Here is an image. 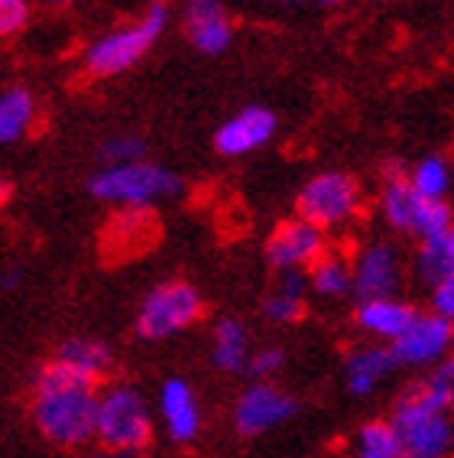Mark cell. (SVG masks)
<instances>
[{
	"mask_svg": "<svg viewBox=\"0 0 454 458\" xmlns=\"http://www.w3.org/2000/svg\"><path fill=\"white\" fill-rule=\"evenodd\" d=\"M159 416L166 423V432L175 442H192L201 429V410L195 390L182 377H172L159 390Z\"/></svg>",
	"mask_w": 454,
	"mask_h": 458,
	"instance_id": "obj_18",
	"label": "cell"
},
{
	"mask_svg": "<svg viewBox=\"0 0 454 458\" xmlns=\"http://www.w3.org/2000/svg\"><path fill=\"white\" fill-rule=\"evenodd\" d=\"M59 361L69 364L79 377H85L88 384H101L107 377V370H111V348L101 342H91V338H75V342H65L55 354Z\"/></svg>",
	"mask_w": 454,
	"mask_h": 458,
	"instance_id": "obj_24",
	"label": "cell"
},
{
	"mask_svg": "<svg viewBox=\"0 0 454 458\" xmlns=\"http://www.w3.org/2000/svg\"><path fill=\"white\" fill-rule=\"evenodd\" d=\"M7 199H10V182L7 179H0V205L7 202Z\"/></svg>",
	"mask_w": 454,
	"mask_h": 458,
	"instance_id": "obj_35",
	"label": "cell"
},
{
	"mask_svg": "<svg viewBox=\"0 0 454 458\" xmlns=\"http://www.w3.org/2000/svg\"><path fill=\"white\" fill-rule=\"evenodd\" d=\"M354 264V296L376 300V296H399L406 264L402 250L393 241H367L350 254Z\"/></svg>",
	"mask_w": 454,
	"mask_h": 458,
	"instance_id": "obj_10",
	"label": "cell"
},
{
	"mask_svg": "<svg viewBox=\"0 0 454 458\" xmlns=\"http://www.w3.org/2000/svg\"><path fill=\"white\" fill-rule=\"evenodd\" d=\"M308 274H280V283L270 290V296L263 300V316L276 322V326H296L298 318L306 316L308 309Z\"/></svg>",
	"mask_w": 454,
	"mask_h": 458,
	"instance_id": "obj_19",
	"label": "cell"
},
{
	"mask_svg": "<svg viewBox=\"0 0 454 458\" xmlns=\"http://www.w3.org/2000/svg\"><path fill=\"white\" fill-rule=\"evenodd\" d=\"M29 20L27 0H0V36H13Z\"/></svg>",
	"mask_w": 454,
	"mask_h": 458,
	"instance_id": "obj_30",
	"label": "cell"
},
{
	"mask_svg": "<svg viewBox=\"0 0 454 458\" xmlns=\"http://www.w3.org/2000/svg\"><path fill=\"white\" fill-rule=\"evenodd\" d=\"M182 189V179L169 169L137 159V163H117L91 176L88 192L101 202L123 205V208H149L159 199H169Z\"/></svg>",
	"mask_w": 454,
	"mask_h": 458,
	"instance_id": "obj_4",
	"label": "cell"
},
{
	"mask_svg": "<svg viewBox=\"0 0 454 458\" xmlns=\"http://www.w3.org/2000/svg\"><path fill=\"white\" fill-rule=\"evenodd\" d=\"M250 335H247L244 322L237 318H221L214 332H211V364L227 374L247 370L250 364Z\"/></svg>",
	"mask_w": 454,
	"mask_h": 458,
	"instance_id": "obj_20",
	"label": "cell"
},
{
	"mask_svg": "<svg viewBox=\"0 0 454 458\" xmlns=\"http://www.w3.org/2000/svg\"><path fill=\"white\" fill-rule=\"evenodd\" d=\"M454 390L425 377L412 380L393 403V426L406 445V458H451L454 455Z\"/></svg>",
	"mask_w": 454,
	"mask_h": 458,
	"instance_id": "obj_1",
	"label": "cell"
},
{
	"mask_svg": "<svg viewBox=\"0 0 454 458\" xmlns=\"http://www.w3.org/2000/svg\"><path fill=\"white\" fill-rule=\"evenodd\" d=\"M348 458H406V445L393 420H367L350 436Z\"/></svg>",
	"mask_w": 454,
	"mask_h": 458,
	"instance_id": "obj_22",
	"label": "cell"
},
{
	"mask_svg": "<svg viewBox=\"0 0 454 458\" xmlns=\"http://www.w3.org/2000/svg\"><path fill=\"white\" fill-rule=\"evenodd\" d=\"M280 4H286V7H322V10H328V7H338L340 0H280Z\"/></svg>",
	"mask_w": 454,
	"mask_h": 458,
	"instance_id": "obj_32",
	"label": "cell"
},
{
	"mask_svg": "<svg viewBox=\"0 0 454 458\" xmlns=\"http://www.w3.org/2000/svg\"><path fill=\"white\" fill-rule=\"evenodd\" d=\"M399 368L432 370L438 361H445L454 352V326L438 312H419V318L409 326V332L399 342L390 344Z\"/></svg>",
	"mask_w": 454,
	"mask_h": 458,
	"instance_id": "obj_11",
	"label": "cell"
},
{
	"mask_svg": "<svg viewBox=\"0 0 454 458\" xmlns=\"http://www.w3.org/2000/svg\"><path fill=\"white\" fill-rule=\"evenodd\" d=\"M332 250L328 244V231L318 228L315 221L292 215V218L280 221L266 238V260L273 270L280 274H308L324 254Z\"/></svg>",
	"mask_w": 454,
	"mask_h": 458,
	"instance_id": "obj_9",
	"label": "cell"
},
{
	"mask_svg": "<svg viewBox=\"0 0 454 458\" xmlns=\"http://www.w3.org/2000/svg\"><path fill=\"white\" fill-rule=\"evenodd\" d=\"M364 212V189L350 173L324 169L315 173L296 195V215L315 221L324 231L348 228Z\"/></svg>",
	"mask_w": 454,
	"mask_h": 458,
	"instance_id": "obj_6",
	"label": "cell"
},
{
	"mask_svg": "<svg viewBox=\"0 0 454 458\" xmlns=\"http://www.w3.org/2000/svg\"><path fill=\"white\" fill-rule=\"evenodd\" d=\"M166 23H169L166 4H149L147 13L137 23L114 30V33L101 36L97 43H91V49L85 53V69L91 75H97V79H107V75L130 69V65H137L153 49V43L163 36Z\"/></svg>",
	"mask_w": 454,
	"mask_h": 458,
	"instance_id": "obj_5",
	"label": "cell"
},
{
	"mask_svg": "<svg viewBox=\"0 0 454 458\" xmlns=\"http://www.w3.org/2000/svg\"><path fill=\"white\" fill-rule=\"evenodd\" d=\"M376 215L383 218L386 228L402 234V238H412L416 244L435 238L454 225L448 199H428L402 173L383 179L380 195H376Z\"/></svg>",
	"mask_w": 454,
	"mask_h": 458,
	"instance_id": "obj_2",
	"label": "cell"
},
{
	"mask_svg": "<svg viewBox=\"0 0 454 458\" xmlns=\"http://www.w3.org/2000/svg\"><path fill=\"white\" fill-rule=\"evenodd\" d=\"M147 153V143L140 137H111V140L101 147V159H107V166H117V163H137Z\"/></svg>",
	"mask_w": 454,
	"mask_h": 458,
	"instance_id": "obj_27",
	"label": "cell"
},
{
	"mask_svg": "<svg viewBox=\"0 0 454 458\" xmlns=\"http://www.w3.org/2000/svg\"><path fill=\"white\" fill-rule=\"evenodd\" d=\"M428 374H432V377H435L438 384H445L448 390H454V352L448 354L445 361H438L435 368L428 370Z\"/></svg>",
	"mask_w": 454,
	"mask_h": 458,
	"instance_id": "obj_31",
	"label": "cell"
},
{
	"mask_svg": "<svg viewBox=\"0 0 454 458\" xmlns=\"http://www.w3.org/2000/svg\"><path fill=\"white\" fill-rule=\"evenodd\" d=\"M428 309L454 326V274L438 280L435 286H428Z\"/></svg>",
	"mask_w": 454,
	"mask_h": 458,
	"instance_id": "obj_29",
	"label": "cell"
},
{
	"mask_svg": "<svg viewBox=\"0 0 454 458\" xmlns=\"http://www.w3.org/2000/svg\"><path fill=\"white\" fill-rule=\"evenodd\" d=\"M95 458H130V455H127V452H114V449H101V452H97V455Z\"/></svg>",
	"mask_w": 454,
	"mask_h": 458,
	"instance_id": "obj_33",
	"label": "cell"
},
{
	"mask_svg": "<svg viewBox=\"0 0 454 458\" xmlns=\"http://www.w3.org/2000/svg\"><path fill=\"white\" fill-rule=\"evenodd\" d=\"M36 101L29 91L13 89L0 95V143H13L33 127Z\"/></svg>",
	"mask_w": 454,
	"mask_h": 458,
	"instance_id": "obj_25",
	"label": "cell"
},
{
	"mask_svg": "<svg viewBox=\"0 0 454 458\" xmlns=\"http://www.w3.org/2000/svg\"><path fill=\"white\" fill-rule=\"evenodd\" d=\"M159 221L153 208H123L105 231V250L114 257H133L156 241Z\"/></svg>",
	"mask_w": 454,
	"mask_h": 458,
	"instance_id": "obj_17",
	"label": "cell"
},
{
	"mask_svg": "<svg viewBox=\"0 0 454 458\" xmlns=\"http://www.w3.org/2000/svg\"><path fill=\"white\" fill-rule=\"evenodd\" d=\"M298 403L273 380H254L234 403V429L247 439L276 429L296 416Z\"/></svg>",
	"mask_w": 454,
	"mask_h": 458,
	"instance_id": "obj_12",
	"label": "cell"
},
{
	"mask_svg": "<svg viewBox=\"0 0 454 458\" xmlns=\"http://www.w3.org/2000/svg\"><path fill=\"white\" fill-rule=\"evenodd\" d=\"M46 7H71V4H79V0H39Z\"/></svg>",
	"mask_w": 454,
	"mask_h": 458,
	"instance_id": "obj_34",
	"label": "cell"
},
{
	"mask_svg": "<svg viewBox=\"0 0 454 458\" xmlns=\"http://www.w3.org/2000/svg\"><path fill=\"white\" fill-rule=\"evenodd\" d=\"M97 403L101 397L95 394V387H81V384L36 390L33 420L49 442L62 449H75L97 436Z\"/></svg>",
	"mask_w": 454,
	"mask_h": 458,
	"instance_id": "obj_3",
	"label": "cell"
},
{
	"mask_svg": "<svg viewBox=\"0 0 454 458\" xmlns=\"http://www.w3.org/2000/svg\"><path fill=\"white\" fill-rule=\"evenodd\" d=\"M205 306L192 283L169 280L149 293L137 312V335L149 342H163L169 335H179L185 328H192L201 318Z\"/></svg>",
	"mask_w": 454,
	"mask_h": 458,
	"instance_id": "obj_8",
	"label": "cell"
},
{
	"mask_svg": "<svg viewBox=\"0 0 454 458\" xmlns=\"http://www.w3.org/2000/svg\"><path fill=\"white\" fill-rule=\"evenodd\" d=\"M182 20L192 46L205 55H221L234 39V27L221 0H189Z\"/></svg>",
	"mask_w": 454,
	"mask_h": 458,
	"instance_id": "obj_16",
	"label": "cell"
},
{
	"mask_svg": "<svg viewBox=\"0 0 454 458\" xmlns=\"http://www.w3.org/2000/svg\"><path fill=\"white\" fill-rule=\"evenodd\" d=\"M419 312L422 309L416 306V302L402 300V296L357 300V309H354V326H357L370 342L393 344L409 332V326L419 318Z\"/></svg>",
	"mask_w": 454,
	"mask_h": 458,
	"instance_id": "obj_13",
	"label": "cell"
},
{
	"mask_svg": "<svg viewBox=\"0 0 454 458\" xmlns=\"http://www.w3.org/2000/svg\"><path fill=\"white\" fill-rule=\"evenodd\" d=\"M308 290H312V296H322V300H344V296H354V264H350V254L328 250V254L308 270Z\"/></svg>",
	"mask_w": 454,
	"mask_h": 458,
	"instance_id": "obj_21",
	"label": "cell"
},
{
	"mask_svg": "<svg viewBox=\"0 0 454 458\" xmlns=\"http://www.w3.org/2000/svg\"><path fill=\"white\" fill-rule=\"evenodd\" d=\"M282 364H286V352H282L280 344H266V348L250 354L247 374L254 380H273V374H280Z\"/></svg>",
	"mask_w": 454,
	"mask_h": 458,
	"instance_id": "obj_28",
	"label": "cell"
},
{
	"mask_svg": "<svg viewBox=\"0 0 454 458\" xmlns=\"http://www.w3.org/2000/svg\"><path fill=\"white\" fill-rule=\"evenodd\" d=\"M412 270L425 286H435L438 280L454 274V225L448 231H441V234H435V238L416 244Z\"/></svg>",
	"mask_w": 454,
	"mask_h": 458,
	"instance_id": "obj_23",
	"label": "cell"
},
{
	"mask_svg": "<svg viewBox=\"0 0 454 458\" xmlns=\"http://www.w3.org/2000/svg\"><path fill=\"white\" fill-rule=\"evenodd\" d=\"M273 133H276V114L270 107L250 105L221 123L214 133V150L221 157H247V153L266 147L273 140Z\"/></svg>",
	"mask_w": 454,
	"mask_h": 458,
	"instance_id": "obj_15",
	"label": "cell"
},
{
	"mask_svg": "<svg viewBox=\"0 0 454 458\" xmlns=\"http://www.w3.org/2000/svg\"><path fill=\"white\" fill-rule=\"evenodd\" d=\"M396 368H399V364H396L390 344L364 342V344H354V348L344 354L340 374H344V387H348L350 397L364 400V397H374L376 390L393 377Z\"/></svg>",
	"mask_w": 454,
	"mask_h": 458,
	"instance_id": "obj_14",
	"label": "cell"
},
{
	"mask_svg": "<svg viewBox=\"0 0 454 458\" xmlns=\"http://www.w3.org/2000/svg\"><path fill=\"white\" fill-rule=\"evenodd\" d=\"M406 176H409V182L416 185L422 195H428V199H448V192H451V185H454L451 163H448L445 157H438V153L422 157Z\"/></svg>",
	"mask_w": 454,
	"mask_h": 458,
	"instance_id": "obj_26",
	"label": "cell"
},
{
	"mask_svg": "<svg viewBox=\"0 0 454 458\" xmlns=\"http://www.w3.org/2000/svg\"><path fill=\"white\" fill-rule=\"evenodd\" d=\"M105 449L114 452H143L153 439V423H149L147 400L133 387H111L101 394L97 403V436Z\"/></svg>",
	"mask_w": 454,
	"mask_h": 458,
	"instance_id": "obj_7",
	"label": "cell"
}]
</instances>
